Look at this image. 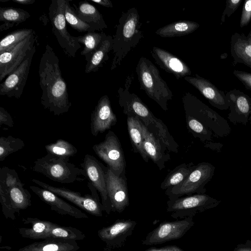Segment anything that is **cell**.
I'll return each instance as SVG.
<instances>
[{"mask_svg":"<svg viewBox=\"0 0 251 251\" xmlns=\"http://www.w3.org/2000/svg\"><path fill=\"white\" fill-rule=\"evenodd\" d=\"M38 73L42 91L41 104L55 116L68 112L72 103L67 86L62 75L59 59L49 44L46 45L41 58Z\"/></svg>","mask_w":251,"mask_h":251,"instance_id":"obj_1","label":"cell"},{"mask_svg":"<svg viewBox=\"0 0 251 251\" xmlns=\"http://www.w3.org/2000/svg\"><path fill=\"white\" fill-rule=\"evenodd\" d=\"M133 74L128 75L125 84L118 90L119 104L127 116L138 118L148 129L157 136L168 150H172L176 143L170 135L163 122L153 115L148 107L135 94L130 93L129 88L133 81Z\"/></svg>","mask_w":251,"mask_h":251,"instance_id":"obj_2","label":"cell"},{"mask_svg":"<svg viewBox=\"0 0 251 251\" xmlns=\"http://www.w3.org/2000/svg\"><path fill=\"white\" fill-rule=\"evenodd\" d=\"M141 27L140 17L136 8H130L122 12L116 26V33L113 36L112 51L114 57L111 70L120 66L127 54L144 38Z\"/></svg>","mask_w":251,"mask_h":251,"instance_id":"obj_3","label":"cell"},{"mask_svg":"<svg viewBox=\"0 0 251 251\" xmlns=\"http://www.w3.org/2000/svg\"><path fill=\"white\" fill-rule=\"evenodd\" d=\"M31 195L25 188L14 169L3 166L0 169V202L7 219L14 220L15 214L31 205Z\"/></svg>","mask_w":251,"mask_h":251,"instance_id":"obj_4","label":"cell"},{"mask_svg":"<svg viewBox=\"0 0 251 251\" xmlns=\"http://www.w3.org/2000/svg\"><path fill=\"white\" fill-rule=\"evenodd\" d=\"M135 71L140 89L164 111H167L168 102L172 99L173 93L167 82L161 76L157 67L148 58L142 56Z\"/></svg>","mask_w":251,"mask_h":251,"instance_id":"obj_5","label":"cell"},{"mask_svg":"<svg viewBox=\"0 0 251 251\" xmlns=\"http://www.w3.org/2000/svg\"><path fill=\"white\" fill-rule=\"evenodd\" d=\"M69 160V158L47 153L34 161L31 169L53 181L61 183H71L85 180V171Z\"/></svg>","mask_w":251,"mask_h":251,"instance_id":"obj_6","label":"cell"},{"mask_svg":"<svg viewBox=\"0 0 251 251\" xmlns=\"http://www.w3.org/2000/svg\"><path fill=\"white\" fill-rule=\"evenodd\" d=\"M215 167L208 162H201L195 166L187 177L180 184L165 191L169 200L194 194H204L205 185L212 179Z\"/></svg>","mask_w":251,"mask_h":251,"instance_id":"obj_7","label":"cell"},{"mask_svg":"<svg viewBox=\"0 0 251 251\" xmlns=\"http://www.w3.org/2000/svg\"><path fill=\"white\" fill-rule=\"evenodd\" d=\"M65 0H52L49 8V16L52 31L65 54L75 57L81 46L67 29L64 15Z\"/></svg>","mask_w":251,"mask_h":251,"instance_id":"obj_8","label":"cell"},{"mask_svg":"<svg viewBox=\"0 0 251 251\" xmlns=\"http://www.w3.org/2000/svg\"><path fill=\"white\" fill-rule=\"evenodd\" d=\"M31 181L42 188L48 190L64 198L90 214L97 217L102 216V205L100 201L98 191L95 188L90 190L91 195H82L79 192L64 187L51 186L35 179H32Z\"/></svg>","mask_w":251,"mask_h":251,"instance_id":"obj_9","label":"cell"},{"mask_svg":"<svg viewBox=\"0 0 251 251\" xmlns=\"http://www.w3.org/2000/svg\"><path fill=\"white\" fill-rule=\"evenodd\" d=\"M92 149L114 174L119 176L125 175L124 153L118 137L113 131H109L104 140L94 145Z\"/></svg>","mask_w":251,"mask_h":251,"instance_id":"obj_10","label":"cell"},{"mask_svg":"<svg viewBox=\"0 0 251 251\" xmlns=\"http://www.w3.org/2000/svg\"><path fill=\"white\" fill-rule=\"evenodd\" d=\"M218 201L207 195L194 194L167 202V211L176 219L193 217L196 213L215 206Z\"/></svg>","mask_w":251,"mask_h":251,"instance_id":"obj_11","label":"cell"},{"mask_svg":"<svg viewBox=\"0 0 251 251\" xmlns=\"http://www.w3.org/2000/svg\"><path fill=\"white\" fill-rule=\"evenodd\" d=\"M86 173L88 182L95 187L100 194L103 211L107 214L112 211V207L108 197L106 184L107 167L100 162L92 155L86 154L80 164Z\"/></svg>","mask_w":251,"mask_h":251,"instance_id":"obj_12","label":"cell"},{"mask_svg":"<svg viewBox=\"0 0 251 251\" xmlns=\"http://www.w3.org/2000/svg\"><path fill=\"white\" fill-rule=\"evenodd\" d=\"M194 225L193 217L161 223L147 235L142 243L145 245H152L178 239L183 237Z\"/></svg>","mask_w":251,"mask_h":251,"instance_id":"obj_13","label":"cell"},{"mask_svg":"<svg viewBox=\"0 0 251 251\" xmlns=\"http://www.w3.org/2000/svg\"><path fill=\"white\" fill-rule=\"evenodd\" d=\"M137 223L131 219H118L109 226L98 231V236L105 245L104 251H114L125 245Z\"/></svg>","mask_w":251,"mask_h":251,"instance_id":"obj_14","label":"cell"},{"mask_svg":"<svg viewBox=\"0 0 251 251\" xmlns=\"http://www.w3.org/2000/svg\"><path fill=\"white\" fill-rule=\"evenodd\" d=\"M36 40L33 32L11 49L0 54V81L20 66L35 45Z\"/></svg>","mask_w":251,"mask_h":251,"instance_id":"obj_15","label":"cell"},{"mask_svg":"<svg viewBox=\"0 0 251 251\" xmlns=\"http://www.w3.org/2000/svg\"><path fill=\"white\" fill-rule=\"evenodd\" d=\"M35 51L36 45L20 66L0 84V95L17 99L20 98L27 79Z\"/></svg>","mask_w":251,"mask_h":251,"instance_id":"obj_16","label":"cell"},{"mask_svg":"<svg viewBox=\"0 0 251 251\" xmlns=\"http://www.w3.org/2000/svg\"><path fill=\"white\" fill-rule=\"evenodd\" d=\"M106 177L107 192L112 211L121 213L129 203L126 176H117L107 167Z\"/></svg>","mask_w":251,"mask_h":251,"instance_id":"obj_17","label":"cell"},{"mask_svg":"<svg viewBox=\"0 0 251 251\" xmlns=\"http://www.w3.org/2000/svg\"><path fill=\"white\" fill-rule=\"evenodd\" d=\"M117 119L113 111L108 97H100L91 115L90 131L96 136L116 125Z\"/></svg>","mask_w":251,"mask_h":251,"instance_id":"obj_18","label":"cell"},{"mask_svg":"<svg viewBox=\"0 0 251 251\" xmlns=\"http://www.w3.org/2000/svg\"><path fill=\"white\" fill-rule=\"evenodd\" d=\"M226 95L230 109L228 119L234 124L247 125L251 116V98L238 89L230 90Z\"/></svg>","mask_w":251,"mask_h":251,"instance_id":"obj_19","label":"cell"},{"mask_svg":"<svg viewBox=\"0 0 251 251\" xmlns=\"http://www.w3.org/2000/svg\"><path fill=\"white\" fill-rule=\"evenodd\" d=\"M151 53L155 63L161 69L174 75L177 79L191 75L192 72L188 66L168 51L153 47Z\"/></svg>","mask_w":251,"mask_h":251,"instance_id":"obj_20","label":"cell"},{"mask_svg":"<svg viewBox=\"0 0 251 251\" xmlns=\"http://www.w3.org/2000/svg\"><path fill=\"white\" fill-rule=\"evenodd\" d=\"M184 79L197 89L213 106L222 110L229 108L228 101L225 92L208 80L197 74L194 76H186Z\"/></svg>","mask_w":251,"mask_h":251,"instance_id":"obj_21","label":"cell"},{"mask_svg":"<svg viewBox=\"0 0 251 251\" xmlns=\"http://www.w3.org/2000/svg\"><path fill=\"white\" fill-rule=\"evenodd\" d=\"M30 189L52 210L62 215H69L76 219L88 218V216L79 209L71 205L54 193L44 188L30 186Z\"/></svg>","mask_w":251,"mask_h":251,"instance_id":"obj_22","label":"cell"},{"mask_svg":"<svg viewBox=\"0 0 251 251\" xmlns=\"http://www.w3.org/2000/svg\"><path fill=\"white\" fill-rule=\"evenodd\" d=\"M142 128L144 150L149 158L161 170L165 168V162L170 158L169 154L165 152L168 150L161 141L151 132L142 122Z\"/></svg>","mask_w":251,"mask_h":251,"instance_id":"obj_23","label":"cell"},{"mask_svg":"<svg viewBox=\"0 0 251 251\" xmlns=\"http://www.w3.org/2000/svg\"><path fill=\"white\" fill-rule=\"evenodd\" d=\"M79 248L75 240L48 238L23 247L18 251H77Z\"/></svg>","mask_w":251,"mask_h":251,"instance_id":"obj_24","label":"cell"},{"mask_svg":"<svg viewBox=\"0 0 251 251\" xmlns=\"http://www.w3.org/2000/svg\"><path fill=\"white\" fill-rule=\"evenodd\" d=\"M230 53L234 65L241 63L251 68V44L248 41L245 35L237 32L232 34Z\"/></svg>","mask_w":251,"mask_h":251,"instance_id":"obj_25","label":"cell"},{"mask_svg":"<svg viewBox=\"0 0 251 251\" xmlns=\"http://www.w3.org/2000/svg\"><path fill=\"white\" fill-rule=\"evenodd\" d=\"M75 13L83 22L90 25L95 31H102L107 28L102 15L97 8L87 1H80L78 6L74 4Z\"/></svg>","mask_w":251,"mask_h":251,"instance_id":"obj_26","label":"cell"},{"mask_svg":"<svg viewBox=\"0 0 251 251\" xmlns=\"http://www.w3.org/2000/svg\"><path fill=\"white\" fill-rule=\"evenodd\" d=\"M25 225H30V227H20L19 233L24 238L32 240L45 239L47 233L56 224L37 218H23Z\"/></svg>","mask_w":251,"mask_h":251,"instance_id":"obj_27","label":"cell"},{"mask_svg":"<svg viewBox=\"0 0 251 251\" xmlns=\"http://www.w3.org/2000/svg\"><path fill=\"white\" fill-rule=\"evenodd\" d=\"M200 27L199 23L189 20H179L159 28L155 34L164 38L179 37L190 34Z\"/></svg>","mask_w":251,"mask_h":251,"instance_id":"obj_28","label":"cell"},{"mask_svg":"<svg viewBox=\"0 0 251 251\" xmlns=\"http://www.w3.org/2000/svg\"><path fill=\"white\" fill-rule=\"evenodd\" d=\"M113 36L108 35L100 47L92 54L85 66V73L96 72L108 60V53L113 49Z\"/></svg>","mask_w":251,"mask_h":251,"instance_id":"obj_29","label":"cell"},{"mask_svg":"<svg viewBox=\"0 0 251 251\" xmlns=\"http://www.w3.org/2000/svg\"><path fill=\"white\" fill-rule=\"evenodd\" d=\"M127 126L130 141L134 151L139 153L144 160L148 162L149 158L143 148L141 121L137 117L127 116Z\"/></svg>","mask_w":251,"mask_h":251,"instance_id":"obj_30","label":"cell"},{"mask_svg":"<svg viewBox=\"0 0 251 251\" xmlns=\"http://www.w3.org/2000/svg\"><path fill=\"white\" fill-rule=\"evenodd\" d=\"M30 17L29 13L21 8L13 7L0 8V31L7 30L14 25L25 22Z\"/></svg>","mask_w":251,"mask_h":251,"instance_id":"obj_31","label":"cell"},{"mask_svg":"<svg viewBox=\"0 0 251 251\" xmlns=\"http://www.w3.org/2000/svg\"><path fill=\"white\" fill-rule=\"evenodd\" d=\"M107 35L104 32H88L82 36L75 37V40L79 44L84 45L83 49L80 52L81 55L85 57L87 62L92 54L101 45L103 41L106 38Z\"/></svg>","mask_w":251,"mask_h":251,"instance_id":"obj_32","label":"cell"},{"mask_svg":"<svg viewBox=\"0 0 251 251\" xmlns=\"http://www.w3.org/2000/svg\"><path fill=\"white\" fill-rule=\"evenodd\" d=\"M195 166L191 162L184 163L176 166L168 174L161 183L160 188L166 191L180 184L187 177Z\"/></svg>","mask_w":251,"mask_h":251,"instance_id":"obj_33","label":"cell"},{"mask_svg":"<svg viewBox=\"0 0 251 251\" xmlns=\"http://www.w3.org/2000/svg\"><path fill=\"white\" fill-rule=\"evenodd\" d=\"M83 232L75 227L61 226L56 224L50 228L46 236L48 238H57L74 240H82L85 238Z\"/></svg>","mask_w":251,"mask_h":251,"instance_id":"obj_34","label":"cell"},{"mask_svg":"<svg viewBox=\"0 0 251 251\" xmlns=\"http://www.w3.org/2000/svg\"><path fill=\"white\" fill-rule=\"evenodd\" d=\"M45 149L47 153L66 158L75 156L77 152L75 147L62 139L57 140L52 144L46 145Z\"/></svg>","mask_w":251,"mask_h":251,"instance_id":"obj_35","label":"cell"},{"mask_svg":"<svg viewBox=\"0 0 251 251\" xmlns=\"http://www.w3.org/2000/svg\"><path fill=\"white\" fill-rule=\"evenodd\" d=\"M33 32L32 29L23 28L17 29L7 34L0 42V54L11 49Z\"/></svg>","mask_w":251,"mask_h":251,"instance_id":"obj_36","label":"cell"},{"mask_svg":"<svg viewBox=\"0 0 251 251\" xmlns=\"http://www.w3.org/2000/svg\"><path fill=\"white\" fill-rule=\"evenodd\" d=\"M24 142L11 135L0 138V161H3L10 154L24 148Z\"/></svg>","mask_w":251,"mask_h":251,"instance_id":"obj_37","label":"cell"},{"mask_svg":"<svg viewBox=\"0 0 251 251\" xmlns=\"http://www.w3.org/2000/svg\"><path fill=\"white\" fill-rule=\"evenodd\" d=\"M64 15L66 21L69 25L78 32L95 31L90 25L83 22L77 17L74 8L70 5L69 0H65Z\"/></svg>","mask_w":251,"mask_h":251,"instance_id":"obj_38","label":"cell"},{"mask_svg":"<svg viewBox=\"0 0 251 251\" xmlns=\"http://www.w3.org/2000/svg\"><path fill=\"white\" fill-rule=\"evenodd\" d=\"M185 114L187 126L193 136L203 141L212 140V133L207 127L193 116L186 112Z\"/></svg>","mask_w":251,"mask_h":251,"instance_id":"obj_39","label":"cell"},{"mask_svg":"<svg viewBox=\"0 0 251 251\" xmlns=\"http://www.w3.org/2000/svg\"><path fill=\"white\" fill-rule=\"evenodd\" d=\"M242 2V0H226V7L221 17V25L225 23L226 17H229L235 12Z\"/></svg>","mask_w":251,"mask_h":251,"instance_id":"obj_40","label":"cell"},{"mask_svg":"<svg viewBox=\"0 0 251 251\" xmlns=\"http://www.w3.org/2000/svg\"><path fill=\"white\" fill-rule=\"evenodd\" d=\"M251 21V0L244 1L240 21V26L242 28L247 25Z\"/></svg>","mask_w":251,"mask_h":251,"instance_id":"obj_41","label":"cell"},{"mask_svg":"<svg viewBox=\"0 0 251 251\" xmlns=\"http://www.w3.org/2000/svg\"><path fill=\"white\" fill-rule=\"evenodd\" d=\"M233 74L247 89L251 91V73L234 70Z\"/></svg>","mask_w":251,"mask_h":251,"instance_id":"obj_42","label":"cell"},{"mask_svg":"<svg viewBox=\"0 0 251 251\" xmlns=\"http://www.w3.org/2000/svg\"><path fill=\"white\" fill-rule=\"evenodd\" d=\"M2 125L13 127L14 121L9 113L3 107H0V126Z\"/></svg>","mask_w":251,"mask_h":251,"instance_id":"obj_43","label":"cell"},{"mask_svg":"<svg viewBox=\"0 0 251 251\" xmlns=\"http://www.w3.org/2000/svg\"><path fill=\"white\" fill-rule=\"evenodd\" d=\"M91 1L107 8H112L113 4L110 0H91Z\"/></svg>","mask_w":251,"mask_h":251,"instance_id":"obj_44","label":"cell"},{"mask_svg":"<svg viewBox=\"0 0 251 251\" xmlns=\"http://www.w3.org/2000/svg\"><path fill=\"white\" fill-rule=\"evenodd\" d=\"M12 1L18 4L29 5L34 3L35 0H12Z\"/></svg>","mask_w":251,"mask_h":251,"instance_id":"obj_45","label":"cell"},{"mask_svg":"<svg viewBox=\"0 0 251 251\" xmlns=\"http://www.w3.org/2000/svg\"><path fill=\"white\" fill-rule=\"evenodd\" d=\"M166 251H184L176 246H168L164 247Z\"/></svg>","mask_w":251,"mask_h":251,"instance_id":"obj_46","label":"cell"},{"mask_svg":"<svg viewBox=\"0 0 251 251\" xmlns=\"http://www.w3.org/2000/svg\"><path fill=\"white\" fill-rule=\"evenodd\" d=\"M145 251H166L165 249L163 248H161L160 249L156 248H150L148 250H146Z\"/></svg>","mask_w":251,"mask_h":251,"instance_id":"obj_47","label":"cell"},{"mask_svg":"<svg viewBox=\"0 0 251 251\" xmlns=\"http://www.w3.org/2000/svg\"><path fill=\"white\" fill-rule=\"evenodd\" d=\"M247 39L249 43L251 44V30L247 36Z\"/></svg>","mask_w":251,"mask_h":251,"instance_id":"obj_48","label":"cell"},{"mask_svg":"<svg viewBox=\"0 0 251 251\" xmlns=\"http://www.w3.org/2000/svg\"><path fill=\"white\" fill-rule=\"evenodd\" d=\"M250 121H251V116H250Z\"/></svg>","mask_w":251,"mask_h":251,"instance_id":"obj_49","label":"cell"}]
</instances>
